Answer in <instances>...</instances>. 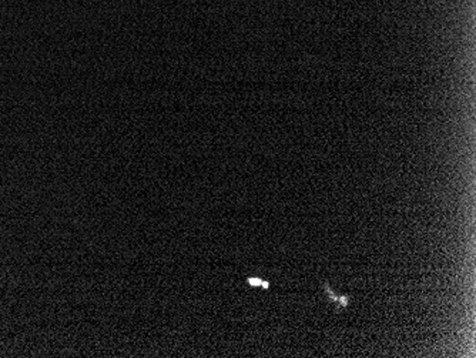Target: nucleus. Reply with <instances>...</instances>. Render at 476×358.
Here are the masks:
<instances>
[{
  "label": "nucleus",
  "mask_w": 476,
  "mask_h": 358,
  "mask_svg": "<svg viewBox=\"0 0 476 358\" xmlns=\"http://www.w3.org/2000/svg\"><path fill=\"white\" fill-rule=\"evenodd\" d=\"M247 283L251 285V287H263V288H268L270 287V283L263 280V278H258V277H251L247 280Z\"/></svg>",
  "instance_id": "nucleus-2"
},
{
  "label": "nucleus",
  "mask_w": 476,
  "mask_h": 358,
  "mask_svg": "<svg viewBox=\"0 0 476 358\" xmlns=\"http://www.w3.org/2000/svg\"><path fill=\"white\" fill-rule=\"evenodd\" d=\"M324 290H325V293H327V295H328V300L331 301V302H334L335 304V308H337V311H341V310H344V308H347V305L349 304V298L348 297H344V295H337L332 290H331V287L328 285V284H325L324 285Z\"/></svg>",
  "instance_id": "nucleus-1"
}]
</instances>
